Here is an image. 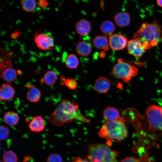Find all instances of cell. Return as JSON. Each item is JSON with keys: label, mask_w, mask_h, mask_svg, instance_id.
Wrapping results in <instances>:
<instances>
[{"label": "cell", "mask_w": 162, "mask_h": 162, "mask_svg": "<svg viewBox=\"0 0 162 162\" xmlns=\"http://www.w3.org/2000/svg\"><path fill=\"white\" fill-rule=\"evenodd\" d=\"M77 104L69 100H62L48 118L50 123L57 126L72 122L74 120L89 123L90 119L79 112Z\"/></svg>", "instance_id": "1"}, {"label": "cell", "mask_w": 162, "mask_h": 162, "mask_svg": "<svg viewBox=\"0 0 162 162\" xmlns=\"http://www.w3.org/2000/svg\"><path fill=\"white\" fill-rule=\"evenodd\" d=\"M161 27L156 20L151 23L144 22L134 34L133 38L140 41L145 50L150 49L158 45L161 34Z\"/></svg>", "instance_id": "2"}, {"label": "cell", "mask_w": 162, "mask_h": 162, "mask_svg": "<svg viewBox=\"0 0 162 162\" xmlns=\"http://www.w3.org/2000/svg\"><path fill=\"white\" fill-rule=\"evenodd\" d=\"M98 134L101 138L115 142H121L128 135L124 118L122 117L117 120L106 121L102 126Z\"/></svg>", "instance_id": "3"}, {"label": "cell", "mask_w": 162, "mask_h": 162, "mask_svg": "<svg viewBox=\"0 0 162 162\" xmlns=\"http://www.w3.org/2000/svg\"><path fill=\"white\" fill-rule=\"evenodd\" d=\"M88 147V158L91 162H116L119 154L106 144H91Z\"/></svg>", "instance_id": "4"}, {"label": "cell", "mask_w": 162, "mask_h": 162, "mask_svg": "<svg viewBox=\"0 0 162 162\" xmlns=\"http://www.w3.org/2000/svg\"><path fill=\"white\" fill-rule=\"evenodd\" d=\"M138 72V69L135 66L122 58H118L112 69L110 75L117 79L128 83L137 75Z\"/></svg>", "instance_id": "5"}, {"label": "cell", "mask_w": 162, "mask_h": 162, "mask_svg": "<svg viewBox=\"0 0 162 162\" xmlns=\"http://www.w3.org/2000/svg\"><path fill=\"white\" fill-rule=\"evenodd\" d=\"M1 51L0 77L7 82H13L16 78L17 72L12 67L10 55L3 49Z\"/></svg>", "instance_id": "6"}, {"label": "cell", "mask_w": 162, "mask_h": 162, "mask_svg": "<svg viewBox=\"0 0 162 162\" xmlns=\"http://www.w3.org/2000/svg\"><path fill=\"white\" fill-rule=\"evenodd\" d=\"M146 114L152 128L162 132L161 107L155 105L149 106L146 108Z\"/></svg>", "instance_id": "7"}, {"label": "cell", "mask_w": 162, "mask_h": 162, "mask_svg": "<svg viewBox=\"0 0 162 162\" xmlns=\"http://www.w3.org/2000/svg\"><path fill=\"white\" fill-rule=\"evenodd\" d=\"M34 40L38 47L43 50H52L54 45L53 38L48 34L37 32L34 36Z\"/></svg>", "instance_id": "8"}, {"label": "cell", "mask_w": 162, "mask_h": 162, "mask_svg": "<svg viewBox=\"0 0 162 162\" xmlns=\"http://www.w3.org/2000/svg\"><path fill=\"white\" fill-rule=\"evenodd\" d=\"M109 43L111 49L114 50H119L124 49L127 45L128 41L125 36L116 33L109 36Z\"/></svg>", "instance_id": "9"}, {"label": "cell", "mask_w": 162, "mask_h": 162, "mask_svg": "<svg viewBox=\"0 0 162 162\" xmlns=\"http://www.w3.org/2000/svg\"><path fill=\"white\" fill-rule=\"evenodd\" d=\"M127 46L128 53L136 58L141 57L145 52L143 44L137 39H134L130 40Z\"/></svg>", "instance_id": "10"}, {"label": "cell", "mask_w": 162, "mask_h": 162, "mask_svg": "<svg viewBox=\"0 0 162 162\" xmlns=\"http://www.w3.org/2000/svg\"><path fill=\"white\" fill-rule=\"evenodd\" d=\"M110 80L107 78L100 76L95 80L94 84L95 90L100 93H106L110 89Z\"/></svg>", "instance_id": "11"}, {"label": "cell", "mask_w": 162, "mask_h": 162, "mask_svg": "<svg viewBox=\"0 0 162 162\" xmlns=\"http://www.w3.org/2000/svg\"><path fill=\"white\" fill-rule=\"evenodd\" d=\"M76 30L77 33L81 36H86L91 31L90 22L85 19H82L78 21L76 24Z\"/></svg>", "instance_id": "12"}, {"label": "cell", "mask_w": 162, "mask_h": 162, "mask_svg": "<svg viewBox=\"0 0 162 162\" xmlns=\"http://www.w3.org/2000/svg\"><path fill=\"white\" fill-rule=\"evenodd\" d=\"M103 116L104 119L106 121L117 120L122 117L116 108L110 106H108L104 109Z\"/></svg>", "instance_id": "13"}, {"label": "cell", "mask_w": 162, "mask_h": 162, "mask_svg": "<svg viewBox=\"0 0 162 162\" xmlns=\"http://www.w3.org/2000/svg\"><path fill=\"white\" fill-rule=\"evenodd\" d=\"M15 94V90L10 84H2L0 89V98L1 101H5L12 98Z\"/></svg>", "instance_id": "14"}, {"label": "cell", "mask_w": 162, "mask_h": 162, "mask_svg": "<svg viewBox=\"0 0 162 162\" xmlns=\"http://www.w3.org/2000/svg\"><path fill=\"white\" fill-rule=\"evenodd\" d=\"M29 128L33 132H40L43 131L44 130L45 126L43 117L41 116L33 117L29 123Z\"/></svg>", "instance_id": "15"}, {"label": "cell", "mask_w": 162, "mask_h": 162, "mask_svg": "<svg viewBox=\"0 0 162 162\" xmlns=\"http://www.w3.org/2000/svg\"><path fill=\"white\" fill-rule=\"evenodd\" d=\"M116 25L120 27L128 26L130 22V16L126 12H120L117 13L114 17Z\"/></svg>", "instance_id": "16"}, {"label": "cell", "mask_w": 162, "mask_h": 162, "mask_svg": "<svg viewBox=\"0 0 162 162\" xmlns=\"http://www.w3.org/2000/svg\"><path fill=\"white\" fill-rule=\"evenodd\" d=\"M26 86L29 89L26 94L27 99L33 103L38 101L40 99L41 95L40 90L32 84H27Z\"/></svg>", "instance_id": "17"}, {"label": "cell", "mask_w": 162, "mask_h": 162, "mask_svg": "<svg viewBox=\"0 0 162 162\" xmlns=\"http://www.w3.org/2000/svg\"><path fill=\"white\" fill-rule=\"evenodd\" d=\"M94 46L99 50H103L105 52L109 49V40L105 36L99 35L95 37L92 41Z\"/></svg>", "instance_id": "18"}, {"label": "cell", "mask_w": 162, "mask_h": 162, "mask_svg": "<svg viewBox=\"0 0 162 162\" xmlns=\"http://www.w3.org/2000/svg\"><path fill=\"white\" fill-rule=\"evenodd\" d=\"M76 50L79 55L82 56H87L90 54L92 51V47L88 42L84 40L80 41L76 44Z\"/></svg>", "instance_id": "19"}, {"label": "cell", "mask_w": 162, "mask_h": 162, "mask_svg": "<svg viewBox=\"0 0 162 162\" xmlns=\"http://www.w3.org/2000/svg\"><path fill=\"white\" fill-rule=\"evenodd\" d=\"M58 78L57 75L55 72L52 70H49L44 74L43 77L40 80V82L50 86L55 83Z\"/></svg>", "instance_id": "20"}, {"label": "cell", "mask_w": 162, "mask_h": 162, "mask_svg": "<svg viewBox=\"0 0 162 162\" xmlns=\"http://www.w3.org/2000/svg\"><path fill=\"white\" fill-rule=\"evenodd\" d=\"M5 123L10 126H14L17 124L19 120V117L16 112L9 111L6 112L3 116Z\"/></svg>", "instance_id": "21"}, {"label": "cell", "mask_w": 162, "mask_h": 162, "mask_svg": "<svg viewBox=\"0 0 162 162\" xmlns=\"http://www.w3.org/2000/svg\"><path fill=\"white\" fill-rule=\"evenodd\" d=\"M100 29L105 35L110 36L113 34L115 30V27L112 21L106 20L102 22L100 26Z\"/></svg>", "instance_id": "22"}, {"label": "cell", "mask_w": 162, "mask_h": 162, "mask_svg": "<svg viewBox=\"0 0 162 162\" xmlns=\"http://www.w3.org/2000/svg\"><path fill=\"white\" fill-rule=\"evenodd\" d=\"M65 64L67 67L70 69L76 68L79 64V59L74 54H70L65 58Z\"/></svg>", "instance_id": "23"}, {"label": "cell", "mask_w": 162, "mask_h": 162, "mask_svg": "<svg viewBox=\"0 0 162 162\" xmlns=\"http://www.w3.org/2000/svg\"><path fill=\"white\" fill-rule=\"evenodd\" d=\"M20 3L23 10L28 12L33 11L36 6V2L34 0H21Z\"/></svg>", "instance_id": "24"}, {"label": "cell", "mask_w": 162, "mask_h": 162, "mask_svg": "<svg viewBox=\"0 0 162 162\" xmlns=\"http://www.w3.org/2000/svg\"><path fill=\"white\" fill-rule=\"evenodd\" d=\"M60 79L62 80L61 84L67 86L69 89L74 90L76 89L77 87V84L76 81L72 78H66L63 76H60Z\"/></svg>", "instance_id": "25"}, {"label": "cell", "mask_w": 162, "mask_h": 162, "mask_svg": "<svg viewBox=\"0 0 162 162\" xmlns=\"http://www.w3.org/2000/svg\"><path fill=\"white\" fill-rule=\"evenodd\" d=\"M3 162H17V157L16 154L11 150L5 152L3 155Z\"/></svg>", "instance_id": "26"}, {"label": "cell", "mask_w": 162, "mask_h": 162, "mask_svg": "<svg viewBox=\"0 0 162 162\" xmlns=\"http://www.w3.org/2000/svg\"><path fill=\"white\" fill-rule=\"evenodd\" d=\"M9 130L8 127L4 125L0 127V139L1 140L7 139L9 135Z\"/></svg>", "instance_id": "27"}, {"label": "cell", "mask_w": 162, "mask_h": 162, "mask_svg": "<svg viewBox=\"0 0 162 162\" xmlns=\"http://www.w3.org/2000/svg\"><path fill=\"white\" fill-rule=\"evenodd\" d=\"M62 161L61 156L56 153L50 154L47 159V162H62Z\"/></svg>", "instance_id": "28"}, {"label": "cell", "mask_w": 162, "mask_h": 162, "mask_svg": "<svg viewBox=\"0 0 162 162\" xmlns=\"http://www.w3.org/2000/svg\"><path fill=\"white\" fill-rule=\"evenodd\" d=\"M140 159L136 158L133 157H126L121 160L119 162H140Z\"/></svg>", "instance_id": "29"}, {"label": "cell", "mask_w": 162, "mask_h": 162, "mask_svg": "<svg viewBox=\"0 0 162 162\" xmlns=\"http://www.w3.org/2000/svg\"><path fill=\"white\" fill-rule=\"evenodd\" d=\"M49 4L48 2L45 0H39L38 1V4L41 8L46 7Z\"/></svg>", "instance_id": "30"}, {"label": "cell", "mask_w": 162, "mask_h": 162, "mask_svg": "<svg viewBox=\"0 0 162 162\" xmlns=\"http://www.w3.org/2000/svg\"><path fill=\"white\" fill-rule=\"evenodd\" d=\"M71 162H91L87 159H83L79 157L75 158Z\"/></svg>", "instance_id": "31"}, {"label": "cell", "mask_w": 162, "mask_h": 162, "mask_svg": "<svg viewBox=\"0 0 162 162\" xmlns=\"http://www.w3.org/2000/svg\"><path fill=\"white\" fill-rule=\"evenodd\" d=\"M20 32L19 31H14L11 34V36L12 38L15 39L20 35Z\"/></svg>", "instance_id": "32"}, {"label": "cell", "mask_w": 162, "mask_h": 162, "mask_svg": "<svg viewBox=\"0 0 162 162\" xmlns=\"http://www.w3.org/2000/svg\"><path fill=\"white\" fill-rule=\"evenodd\" d=\"M98 55L100 58H105L106 54L104 51H101L99 53Z\"/></svg>", "instance_id": "33"}, {"label": "cell", "mask_w": 162, "mask_h": 162, "mask_svg": "<svg viewBox=\"0 0 162 162\" xmlns=\"http://www.w3.org/2000/svg\"><path fill=\"white\" fill-rule=\"evenodd\" d=\"M157 2L158 4L162 7V0H157Z\"/></svg>", "instance_id": "34"}, {"label": "cell", "mask_w": 162, "mask_h": 162, "mask_svg": "<svg viewBox=\"0 0 162 162\" xmlns=\"http://www.w3.org/2000/svg\"><path fill=\"white\" fill-rule=\"evenodd\" d=\"M161 40H162V36H161Z\"/></svg>", "instance_id": "35"}, {"label": "cell", "mask_w": 162, "mask_h": 162, "mask_svg": "<svg viewBox=\"0 0 162 162\" xmlns=\"http://www.w3.org/2000/svg\"><path fill=\"white\" fill-rule=\"evenodd\" d=\"M161 111H162V107H161Z\"/></svg>", "instance_id": "36"}]
</instances>
